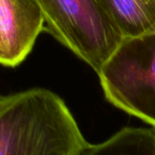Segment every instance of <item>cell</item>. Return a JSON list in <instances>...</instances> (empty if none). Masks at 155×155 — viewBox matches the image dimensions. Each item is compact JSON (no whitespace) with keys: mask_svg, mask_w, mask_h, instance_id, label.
I'll list each match as a JSON object with an SVG mask.
<instances>
[{"mask_svg":"<svg viewBox=\"0 0 155 155\" xmlns=\"http://www.w3.org/2000/svg\"><path fill=\"white\" fill-rule=\"evenodd\" d=\"M44 28L35 0H0V65L13 68L24 61Z\"/></svg>","mask_w":155,"mask_h":155,"instance_id":"obj_4","label":"cell"},{"mask_svg":"<svg viewBox=\"0 0 155 155\" xmlns=\"http://www.w3.org/2000/svg\"><path fill=\"white\" fill-rule=\"evenodd\" d=\"M89 143L56 93L31 89L0 97V155H81Z\"/></svg>","mask_w":155,"mask_h":155,"instance_id":"obj_1","label":"cell"},{"mask_svg":"<svg viewBox=\"0 0 155 155\" xmlns=\"http://www.w3.org/2000/svg\"><path fill=\"white\" fill-rule=\"evenodd\" d=\"M123 38L155 33V0H97Z\"/></svg>","mask_w":155,"mask_h":155,"instance_id":"obj_5","label":"cell"},{"mask_svg":"<svg viewBox=\"0 0 155 155\" xmlns=\"http://www.w3.org/2000/svg\"><path fill=\"white\" fill-rule=\"evenodd\" d=\"M81 155H155V129L122 128L102 142L89 143Z\"/></svg>","mask_w":155,"mask_h":155,"instance_id":"obj_6","label":"cell"},{"mask_svg":"<svg viewBox=\"0 0 155 155\" xmlns=\"http://www.w3.org/2000/svg\"><path fill=\"white\" fill-rule=\"evenodd\" d=\"M97 74L109 102L155 129V33L123 38Z\"/></svg>","mask_w":155,"mask_h":155,"instance_id":"obj_2","label":"cell"},{"mask_svg":"<svg viewBox=\"0 0 155 155\" xmlns=\"http://www.w3.org/2000/svg\"><path fill=\"white\" fill-rule=\"evenodd\" d=\"M45 29L97 73L123 39L97 0H35Z\"/></svg>","mask_w":155,"mask_h":155,"instance_id":"obj_3","label":"cell"}]
</instances>
